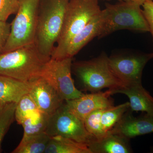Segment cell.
Listing matches in <instances>:
<instances>
[{
	"instance_id": "1",
	"label": "cell",
	"mask_w": 153,
	"mask_h": 153,
	"mask_svg": "<svg viewBox=\"0 0 153 153\" xmlns=\"http://www.w3.org/2000/svg\"><path fill=\"white\" fill-rule=\"evenodd\" d=\"M70 0H40L34 44L48 61L60 37L66 7Z\"/></svg>"
},
{
	"instance_id": "2",
	"label": "cell",
	"mask_w": 153,
	"mask_h": 153,
	"mask_svg": "<svg viewBox=\"0 0 153 153\" xmlns=\"http://www.w3.org/2000/svg\"><path fill=\"white\" fill-rule=\"evenodd\" d=\"M47 62L33 43L0 55V74L31 82L41 77Z\"/></svg>"
},
{
	"instance_id": "3",
	"label": "cell",
	"mask_w": 153,
	"mask_h": 153,
	"mask_svg": "<svg viewBox=\"0 0 153 153\" xmlns=\"http://www.w3.org/2000/svg\"><path fill=\"white\" fill-rule=\"evenodd\" d=\"M141 6L137 3L131 1L106 4L103 10L104 18L97 38H104L120 30L140 33L149 32Z\"/></svg>"
},
{
	"instance_id": "4",
	"label": "cell",
	"mask_w": 153,
	"mask_h": 153,
	"mask_svg": "<svg viewBox=\"0 0 153 153\" xmlns=\"http://www.w3.org/2000/svg\"><path fill=\"white\" fill-rule=\"evenodd\" d=\"M72 70L84 89L91 93L105 88L117 89L125 86L113 72L105 52L91 60L72 63Z\"/></svg>"
},
{
	"instance_id": "5",
	"label": "cell",
	"mask_w": 153,
	"mask_h": 153,
	"mask_svg": "<svg viewBox=\"0 0 153 153\" xmlns=\"http://www.w3.org/2000/svg\"><path fill=\"white\" fill-rule=\"evenodd\" d=\"M101 11L98 0H70L60 37L51 58L59 59L70 40Z\"/></svg>"
},
{
	"instance_id": "6",
	"label": "cell",
	"mask_w": 153,
	"mask_h": 153,
	"mask_svg": "<svg viewBox=\"0 0 153 153\" xmlns=\"http://www.w3.org/2000/svg\"><path fill=\"white\" fill-rule=\"evenodd\" d=\"M40 0H19V8L11 24L3 53L34 43Z\"/></svg>"
},
{
	"instance_id": "7",
	"label": "cell",
	"mask_w": 153,
	"mask_h": 153,
	"mask_svg": "<svg viewBox=\"0 0 153 153\" xmlns=\"http://www.w3.org/2000/svg\"><path fill=\"white\" fill-rule=\"evenodd\" d=\"M45 132L50 137L61 136L88 146L95 140L87 131L83 121L69 110L65 101L49 117Z\"/></svg>"
},
{
	"instance_id": "8",
	"label": "cell",
	"mask_w": 153,
	"mask_h": 153,
	"mask_svg": "<svg viewBox=\"0 0 153 153\" xmlns=\"http://www.w3.org/2000/svg\"><path fill=\"white\" fill-rule=\"evenodd\" d=\"M72 58H50L45 63L41 77L51 84L64 101L80 97L84 93L76 88L71 76Z\"/></svg>"
},
{
	"instance_id": "9",
	"label": "cell",
	"mask_w": 153,
	"mask_h": 153,
	"mask_svg": "<svg viewBox=\"0 0 153 153\" xmlns=\"http://www.w3.org/2000/svg\"><path fill=\"white\" fill-rule=\"evenodd\" d=\"M153 52H121L108 56L111 68L125 86L142 83L143 71Z\"/></svg>"
},
{
	"instance_id": "10",
	"label": "cell",
	"mask_w": 153,
	"mask_h": 153,
	"mask_svg": "<svg viewBox=\"0 0 153 153\" xmlns=\"http://www.w3.org/2000/svg\"><path fill=\"white\" fill-rule=\"evenodd\" d=\"M114 94L112 89L84 94L78 98L66 100L68 109L82 120L90 113L98 109H105L113 106L111 96Z\"/></svg>"
},
{
	"instance_id": "11",
	"label": "cell",
	"mask_w": 153,
	"mask_h": 153,
	"mask_svg": "<svg viewBox=\"0 0 153 153\" xmlns=\"http://www.w3.org/2000/svg\"><path fill=\"white\" fill-rule=\"evenodd\" d=\"M29 94L38 109L49 117L65 102L54 88L42 77L32 82Z\"/></svg>"
},
{
	"instance_id": "12",
	"label": "cell",
	"mask_w": 153,
	"mask_h": 153,
	"mask_svg": "<svg viewBox=\"0 0 153 153\" xmlns=\"http://www.w3.org/2000/svg\"><path fill=\"white\" fill-rule=\"evenodd\" d=\"M128 110L108 133L131 138L153 133V117L147 114L135 117Z\"/></svg>"
},
{
	"instance_id": "13",
	"label": "cell",
	"mask_w": 153,
	"mask_h": 153,
	"mask_svg": "<svg viewBox=\"0 0 153 153\" xmlns=\"http://www.w3.org/2000/svg\"><path fill=\"white\" fill-rule=\"evenodd\" d=\"M104 16V11L101 10L85 27L70 40L59 59L72 58L93 38L97 37Z\"/></svg>"
},
{
	"instance_id": "14",
	"label": "cell",
	"mask_w": 153,
	"mask_h": 153,
	"mask_svg": "<svg viewBox=\"0 0 153 153\" xmlns=\"http://www.w3.org/2000/svg\"><path fill=\"white\" fill-rule=\"evenodd\" d=\"M114 94H125L129 100V109L131 111H142L153 117V97L142 85V83L126 85L112 89Z\"/></svg>"
},
{
	"instance_id": "15",
	"label": "cell",
	"mask_w": 153,
	"mask_h": 153,
	"mask_svg": "<svg viewBox=\"0 0 153 153\" xmlns=\"http://www.w3.org/2000/svg\"><path fill=\"white\" fill-rule=\"evenodd\" d=\"M32 82H22L0 74V103H17L24 95L29 94Z\"/></svg>"
},
{
	"instance_id": "16",
	"label": "cell",
	"mask_w": 153,
	"mask_h": 153,
	"mask_svg": "<svg viewBox=\"0 0 153 153\" xmlns=\"http://www.w3.org/2000/svg\"><path fill=\"white\" fill-rule=\"evenodd\" d=\"M130 140L117 134H107L95 140L88 145L92 153H130L132 152Z\"/></svg>"
},
{
	"instance_id": "17",
	"label": "cell",
	"mask_w": 153,
	"mask_h": 153,
	"mask_svg": "<svg viewBox=\"0 0 153 153\" xmlns=\"http://www.w3.org/2000/svg\"><path fill=\"white\" fill-rule=\"evenodd\" d=\"M45 153H92L88 146L61 136L50 137Z\"/></svg>"
},
{
	"instance_id": "18",
	"label": "cell",
	"mask_w": 153,
	"mask_h": 153,
	"mask_svg": "<svg viewBox=\"0 0 153 153\" xmlns=\"http://www.w3.org/2000/svg\"><path fill=\"white\" fill-rule=\"evenodd\" d=\"M50 137L45 132L23 137L19 146L12 153H44Z\"/></svg>"
},
{
	"instance_id": "19",
	"label": "cell",
	"mask_w": 153,
	"mask_h": 153,
	"mask_svg": "<svg viewBox=\"0 0 153 153\" xmlns=\"http://www.w3.org/2000/svg\"><path fill=\"white\" fill-rule=\"evenodd\" d=\"M49 116L38 110L27 118L21 125L24 128L23 137H27L45 132Z\"/></svg>"
},
{
	"instance_id": "20",
	"label": "cell",
	"mask_w": 153,
	"mask_h": 153,
	"mask_svg": "<svg viewBox=\"0 0 153 153\" xmlns=\"http://www.w3.org/2000/svg\"><path fill=\"white\" fill-rule=\"evenodd\" d=\"M129 109V102L105 109L101 118L102 128L103 131L106 134L110 131Z\"/></svg>"
},
{
	"instance_id": "21",
	"label": "cell",
	"mask_w": 153,
	"mask_h": 153,
	"mask_svg": "<svg viewBox=\"0 0 153 153\" xmlns=\"http://www.w3.org/2000/svg\"><path fill=\"white\" fill-rule=\"evenodd\" d=\"M104 109L96 110L92 111L83 120L87 131L95 140L101 139L107 134L102 128L101 124V116Z\"/></svg>"
},
{
	"instance_id": "22",
	"label": "cell",
	"mask_w": 153,
	"mask_h": 153,
	"mask_svg": "<svg viewBox=\"0 0 153 153\" xmlns=\"http://www.w3.org/2000/svg\"><path fill=\"white\" fill-rule=\"evenodd\" d=\"M38 109L35 102L29 94L24 95L17 103L15 112V119L19 125Z\"/></svg>"
},
{
	"instance_id": "23",
	"label": "cell",
	"mask_w": 153,
	"mask_h": 153,
	"mask_svg": "<svg viewBox=\"0 0 153 153\" xmlns=\"http://www.w3.org/2000/svg\"><path fill=\"white\" fill-rule=\"evenodd\" d=\"M16 105L14 102L7 103L0 112V152L3 139L15 119Z\"/></svg>"
},
{
	"instance_id": "24",
	"label": "cell",
	"mask_w": 153,
	"mask_h": 153,
	"mask_svg": "<svg viewBox=\"0 0 153 153\" xmlns=\"http://www.w3.org/2000/svg\"><path fill=\"white\" fill-rule=\"evenodd\" d=\"M19 6V0H0V22H6L10 16L16 14Z\"/></svg>"
},
{
	"instance_id": "25",
	"label": "cell",
	"mask_w": 153,
	"mask_h": 153,
	"mask_svg": "<svg viewBox=\"0 0 153 153\" xmlns=\"http://www.w3.org/2000/svg\"><path fill=\"white\" fill-rule=\"evenodd\" d=\"M142 6L143 7V13L149 25V32L152 35L153 41V1H146Z\"/></svg>"
},
{
	"instance_id": "26",
	"label": "cell",
	"mask_w": 153,
	"mask_h": 153,
	"mask_svg": "<svg viewBox=\"0 0 153 153\" xmlns=\"http://www.w3.org/2000/svg\"><path fill=\"white\" fill-rule=\"evenodd\" d=\"M11 24L0 22V55L3 54L10 32Z\"/></svg>"
},
{
	"instance_id": "27",
	"label": "cell",
	"mask_w": 153,
	"mask_h": 153,
	"mask_svg": "<svg viewBox=\"0 0 153 153\" xmlns=\"http://www.w3.org/2000/svg\"><path fill=\"white\" fill-rule=\"evenodd\" d=\"M120 1H131L137 3L139 4L141 6H142L143 4L148 0H119ZM153 1V0H151Z\"/></svg>"
},
{
	"instance_id": "28",
	"label": "cell",
	"mask_w": 153,
	"mask_h": 153,
	"mask_svg": "<svg viewBox=\"0 0 153 153\" xmlns=\"http://www.w3.org/2000/svg\"><path fill=\"white\" fill-rule=\"evenodd\" d=\"M5 105L2 104L0 103V112H1V111L2 109L3 108V107H4Z\"/></svg>"
},
{
	"instance_id": "29",
	"label": "cell",
	"mask_w": 153,
	"mask_h": 153,
	"mask_svg": "<svg viewBox=\"0 0 153 153\" xmlns=\"http://www.w3.org/2000/svg\"><path fill=\"white\" fill-rule=\"evenodd\" d=\"M104 1H110V0H104Z\"/></svg>"
}]
</instances>
